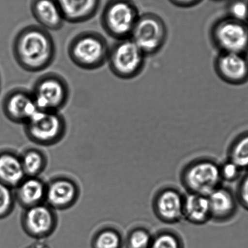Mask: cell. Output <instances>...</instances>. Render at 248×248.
<instances>
[{
    "mask_svg": "<svg viewBox=\"0 0 248 248\" xmlns=\"http://www.w3.org/2000/svg\"><path fill=\"white\" fill-rule=\"evenodd\" d=\"M211 219L225 221L231 218L237 209V199L232 192L222 186L214 190L208 196Z\"/></svg>",
    "mask_w": 248,
    "mask_h": 248,
    "instance_id": "cell-19",
    "label": "cell"
},
{
    "mask_svg": "<svg viewBox=\"0 0 248 248\" xmlns=\"http://www.w3.org/2000/svg\"><path fill=\"white\" fill-rule=\"evenodd\" d=\"M110 46L100 33L86 31L75 36L67 46L72 63L85 71H95L107 63Z\"/></svg>",
    "mask_w": 248,
    "mask_h": 248,
    "instance_id": "cell-2",
    "label": "cell"
},
{
    "mask_svg": "<svg viewBox=\"0 0 248 248\" xmlns=\"http://www.w3.org/2000/svg\"><path fill=\"white\" fill-rule=\"evenodd\" d=\"M16 203L14 189L0 183V220L13 213Z\"/></svg>",
    "mask_w": 248,
    "mask_h": 248,
    "instance_id": "cell-24",
    "label": "cell"
},
{
    "mask_svg": "<svg viewBox=\"0 0 248 248\" xmlns=\"http://www.w3.org/2000/svg\"><path fill=\"white\" fill-rule=\"evenodd\" d=\"M65 22L79 24L94 17L101 0H57Z\"/></svg>",
    "mask_w": 248,
    "mask_h": 248,
    "instance_id": "cell-16",
    "label": "cell"
},
{
    "mask_svg": "<svg viewBox=\"0 0 248 248\" xmlns=\"http://www.w3.org/2000/svg\"><path fill=\"white\" fill-rule=\"evenodd\" d=\"M121 234L115 229L103 228L96 233L91 242L92 248H122Z\"/></svg>",
    "mask_w": 248,
    "mask_h": 248,
    "instance_id": "cell-22",
    "label": "cell"
},
{
    "mask_svg": "<svg viewBox=\"0 0 248 248\" xmlns=\"http://www.w3.org/2000/svg\"><path fill=\"white\" fill-rule=\"evenodd\" d=\"M211 37L220 52L247 54L248 52V25L229 17L217 21L212 27Z\"/></svg>",
    "mask_w": 248,
    "mask_h": 248,
    "instance_id": "cell-8",
    "label": "cell"
},
{
    "mask_svg": "<svg viewBox=\"0 0 248 248\" xmlns=\"http://www.w3.org/2000/svg\"><path fill=\"white\" fill-rule=\"evenodd\" d=\"M31 91L39 110L60 112L69 102L68 83L56 72H47L38 77Z\"/></svg>",
    "mask_w": 248,
    "mask_h": 248,
    "instance_id": "cell-5",
    "label": "cell"
},
{
    "mask_svg": "<svg viewBox=\"0 0 248 248\" xmlns=\"http://www.w3.org/2000/svg\"><path fill=\"white\" fill-rule=\"evenodd\" d=\"M21 223L26 234L35 239L42 240L54 232L58 217L54 209L43 203L25 209Z\"/></svg>",
    "mask_w": 248,
    "mask_h": 248,
    "instance_id": "cell-10",
    "label": "cell"
},
{
    "mask_svg": "<svg viewBox=\"0 0 248 248\" xmlns=\"http://www.w3.org/2000/svg\"><path fill=\"white\" fill-rule=\"evenodd\" d=\"M182 181L189 193L208 197L221 186L220 165L209 160L194 161L183 172Z\"/></svg>",
    "mask_w": 248,
    "mask_h": 248,
    "instance_id": "cell-9",
    "label": "cell"
},
{
    "mask_svg": "<svg viewBox=\"0 0 248 248\" xmlns=\"http://www.w3.org/2000/svg\"><path fill=\"white\" fill-rule=\"evenodd\" d=\"M140 16L132 0H109L101 14L100 24L110 37L126 39L131 37Z\"/></svg>",
    "mask_w": 248,
    "mask_h": 248,
    "instance_id": "cell-3",
    "label": "cell"
},
{
    "mask_svg": "<svg viewBox=\"0 0 248 248\" xmlns=\"http://www.w3.org/2000/svg\"><path fill=\"white\" fill-rule=\"evenodd\" d=\"M167 37V27L163 19L155 14L145 13L140 16L130 38L147 56L158 52Z\"/></svg>",
    "mask_w": 248,
    "mask_h": 248,
    "instance_id": "cell-7",
    "label": "cell"
},
{
    "mask_svg": "<svg viewBox=\"0 0 248 248\" xmlns=\"http://www.w3.org/2000/svg\"><path fill=\"white\" fill-rule=\"evenodd\" d=\"M216 1H223V0H216Z\"/></svg>",
    "mask_w": 248,
    "mask_h": 248,
    "instance_id": "cell-32",
    "label": "cell"
},
{
    "mask_svg": "<svg viewBox=\"0 0 248 248\" xmlns=\"http://www.w3.org/2000/svg\"><path fill=\"white\" fill-rule=\"evenodd\" d=\"M184 197L177 190H161L154 201L156 216L163 222L175 223L184 218Z\"/></svg>",
    "mask_w": 248,
    "mask_h": 248,
    "instance_id": "cell-14",
    "label": "cell"
},
{
    "mask_svg": "<svg viewBox=\"0 0 248 248\" xmlns=\"http://www.w3.org/2000/svg\"><path fill=\"white\" fill-rule=\"evenodd\" d=\"M79 196L76 182L68 177H57L47 184L45 203L55 211L66 210L76 203Z\"/></svg>",
    "mask_w": 248,
    "mask_h": 248,
    "instance_id": "cell-13",
    "label": "cell"
},
{
    "mask_svg": "<svg viewBox=\"0 0 248 248\" xmlns=\"http://www.w3.org/2000/svg\"><path fill=\"white\" fill-rule=\"evenodd\" d=\"M0 90H1V78H0Z\"/></svg>",
    "mask_w": 248,
    "mask_h": 248,
    "instance_id": "cell-31",
    "label": "cell"
},
{
    "mask_svg": "<svg viewBox=\"0 0 248 248\" xmlns=\"http://www.w3.org/2000/svg\"><path fill=\"white\" fill-rule=\"evenodd\" d=\"M26 177L20 155L6 149L0 151V183L14 189Z\"/></svg>",
    "mask_w": 248,
    "mask_h": 248,
    "instance_id": "cell-18",
    "label": "cell"
},
{
    "mask_svg": "<svg viewBox=\"0 0 248 248\" xmlns=\"http://www.w3.org/2000/svg\"><path fill=\"white\" fill-rule=\"evenodd\" d=\"M170 3L179 8H189L201 3L202 0H169Z\"/></svg>",
    "mask_w": 248,
    "mask_h": 248,
    "instance_id": "cell-30",
    "label": "cell"
},
{
    "mask_svg": "<svg viewBox=\"0 0 248 248\" xmlns=\"http://www.w3.org/2000/svg\"><path fill=\"white\" fill-rule=\"evenodd\" d=\"M14 60L21 69L37 73L51 66L56 57V45L49 31L35 25L16 33L13 47Z\"/></svg>",
    "mask_w": 248,
    "mask_h": 248,
    "instance_id": "cell-1",
    "label": "cell"
},
{
    "mask_svg": "<svg viewBox=\"0 0 248 248\" xmlns=\"http://www.w3.org/2000/svg\"><path fill=\"white\" fill-rule=\"evenodd\" d=\"M229 17L233 20L248 22V0H232L228 4Z\"/></svg>",
    "mask_w": 248,
    "mask_h": 248,
    "instance_id": "cell-27",
    "label": "cell"
},
{
    "mask_svg": "<svg viewBox=\"0 0 248 248\" xmlns=\"http://www.w3.org/2000/svg\"><path fill=\"white\" fill-rule=\"evenodd\" d=\"M153 237L143 228L135 229L127 236L126 248H150Z\"/></svg>",
    "mask_w": 248,
    "mask_h": 248,
    "instance_id": "cell-25",
    "label": "cell"
},
{
    "mask_svg": "<svg viewBox=\"0 0 248 248\" xmlns=\"http://www.w3.org/2000/svg\"><path fill=\"white\" fill-rule=\"evenodd\" d=\"M146 55L131 38L117 40L110 47L107 63L110 71L118 78H134L143 69Z\"/></svg>",
    "mask_w": 248,
    "mask_h": 248,
    "instance_id": "cell-6",
    "label": "cell"
},
{
    "mask_svg": "<svg viewBox=\"0 0 248 248\" xmlns=\"http://www.w3.org/2000/svg\"><path fill=\"white\" fill-rule=\"evenodd\" d=\"M1 107L6 119L16 124H25L39 110L31 91L24 88L9 91L4 95Z\"/></svg>",
    "mask_w": 248,
    "mask_h": 248,
    "instance_id": "cell-11",
    "label": "cell"
},
{
    "mask_svg": "<svg viewBox=\"0 0 248 248\" xmlns=\"http://www.w3.org/2000/svg\"><path fill=\"white\" fill-rule=\"evenodd\" d=\"M229 160L241 170L248 169V133L242 135L233 142L230 148Z\"/></svg>",
    "mask_w": 248,
    "mask_h": 248,
    "instance_id": "cell-23",
    "label": "cell"
},
{
    "mask_svg": "<svg viewBox=\"0 0 248 248\" xmlns=\"http://www.w3.org/2000/svg\"><path fill=\"white\" fill-rule=\"evenodd\" d=\"M20 157L26 177H38L46 167V156L39 149H29L24 152Z\"/></svg>",
    "mask_w": 248,
    "mask_h": 248,
    "instance_id": "cell-21",
    "label": "cell"
},
{
    "mask_svg": "<svg viewBox=\"0 0 248 248\" xmlns=\"http://www.w3.org/2000/svg\"><path fill=\"white\" fill-rule=\"evenodd\" d=\"M28 139L38 145L50 146L61 141L66 135L67 124L60 112L38 110L24 124Z\"/></svg>",
    "mask_w": 248,
    "mask_h": 248,
    "instance_id": "cell-4",
    "label": "cell"
},
{
    "mask_svg": "<svg viewBox=\"0 0 248 248\" xmlns=\"http://www.w3.org/2000/svg\"><path fill=\"white\" fill-rule=\"evenodd\" d=\"M237 199L241 205L248 210V172L238 185Z\"/></svg>",
    "mask_w": 248,
    "mask_h": 248,
    "instance_id": "cell-29",
    "label": "cell"
},
{
    "mask_svg": "<svg viewBox=\"0 0 248 248\" xmlns=\"http://www.w3.org/2000/svg\"><path fill=\"white\" fill-rule=\"evenodd\" d=\"M46 186L39 177H26L14 189L16 202L24 209L45 203Z\"/></svg>",
    "mask_w": 248,
    "mask_h": 248,
    "instance_id": "cell-17",
    "label": "cell"
},
{
    "mask_svg": "<svg viewBox=\"0 0 248 248\" xmlns=\"http://www.w3.org/2000/svg\"><path fill=\"white\" fill-rule=\"evenodd\" d=\"M184 218L196 225H201L211 220L208 197L194 193H189L185 197Z\"/></svg>",
    "mask_w": 248,
    "mask_h": 248,
    "instance_id": "cell-20",
    "label": "cell"
},
{
    "mask_svg": "<svg viewBox=\"0 0 248 248\" xmlns=\"http://www.w3.org/2000/svg\"><path fill=\"white\" fill-rule=\"evenodd\" d=\"M221 180L227 182H233L238 179L242 170L232 161L228 160L220 166Z\"/></svg>",
    "mask_w": 248,
    "mask_h": 248,
    "instance_id": "cell-28",
    "label": "cell"
},
{
    "mask_svg": "<svg viewBox=\"0 0 248 248\" xmlns=\"http://www.w3.org/2000/svg\"><path fill=\"white\" fill-rule=\"evenodd\" d=\"M31 11L38 26L49 31H58L65 21L57 0H32Z\"/></svg>",
    "mask_w": 248,
    "mask_h": 248,
    "instance_id": "cell-15",
    "label": "cell"
},
{
    "mask_svg": "<svg viewBox=\"0 0 248 248\" xmlns=\"http://www.w3.org/2000/svg\"><path fill=\"white\" fill-rule=\"evenodd\" d=\"M150 248H184V245L176 234L165 231L153 237Z\"/></svg>",
    "mask_w": 248,
    "mask_h": 248,
    "instance_id": "cell-26",
    "label": "cell"
},
{
    "mask_svg": "<svg viewBox=\"0 0 248 248\" xmlns=\"http://www.w3.org/2000/svg\"><path fill=\"white\" fill-rule=\"evenodd\" d=\"M215 70L221 80L232 85H240L248 81L247 54L220 52L215 61Z\"/></svg>",
    "mask_w": 248,
    "mask_h": 248,
    "instance_id": "cell-12",
    "label": "cell"
}]
</instances>
